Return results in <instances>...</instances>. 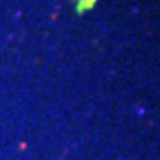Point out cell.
I'll return each instance as SVG.
<instances>
[{
  "label": "cell",
  "mask_w": 160,
  "mask_h": 160,
  "mask_svg": "<svg viewBox=\"0 0 160 160\" xmlns=\"http://www.w3.org/2000/svg\"><path fill=\"white\" fill-rule=\"evenodd\" d=\"M98 0H78L77 2V12L78 14H84L86 11H89V9H92V7L96 6Z\"/></svg>",
  "instance_id": "1"
}]
</instances>
